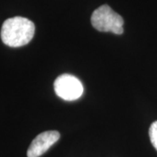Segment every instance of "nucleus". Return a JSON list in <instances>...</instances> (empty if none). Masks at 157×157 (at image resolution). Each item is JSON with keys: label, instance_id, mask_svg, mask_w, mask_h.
<instances>
[{"label": "nucleus", "instance_id": "nucleus-5", "mask_svg": "<svg viewBox=\"0 0 157 157\" xmlns=\"http://www.w3.org/2000/svg\"><path fill=\"white\" fill-rule=\"evenodd\" d=\"M149 138L152 145L157 150V121L153 122L149 128Z\"/></svg>", "mask_w": 157, "mask_h": 157}, {"label": "nucleus", "instance_id": "nucleus-4", "mask_svg": "<svg viewBox=\"0 0 157 157\" xmlns=\"http://www.w3.org/2000/svg\"><path fill=\"white\" fill-rule=\"evenodd\" d=\"M60 137L58 131H45L34 138L27 150V157H39L56 143Z\"/></svg>", "mask_w": 157, "mask_h": 157}, {"label": "nucleus", "instance_id": "nucleus-3", "mask_svg": "<svg viewBox=\"0 0 157 157\" xmlns=\"http://www.w3.org/2000/svg\"><path fill=\"white\" fill-rule=\"evenodd\" d=\"M53 86L57 95L64 101H76L84 93V87L80 80L71 74H62L59 76L55 79Z\"/></svg>", "mask_w": 157, "mask_h": 157}, {"label": "nucleus", "instance_id": "nucleus-1", "mask_svg": "<svg viewBox=\"0 0 157 157\" xmlns=\"http://www.w3.org/2000/svg\"><path fill=\"white\" fill-rule=\"evenodd\" d=\"M35 25L28 18L14 17L6 19L1 29V39L4 44L11 47H19L33 39Z\"/></svg>", "mask_w": 157, "mask_h": 157}, {"label": "nucleus", "instance_id": "nucleus-2", "mask_svg": "<svg viewBox=\"0 0 157 157\" xmlns=\"http://www.w3.org/2000/svg\"><path fill=\"white\" fill-rule=\"evenodd\" d=\"M91 23L100 32H110L118 35L123 33V18L107 5L100 6L94 11Z\"/></svg>", "mask_w": 157, "mask_h": 157}]
</instances>
